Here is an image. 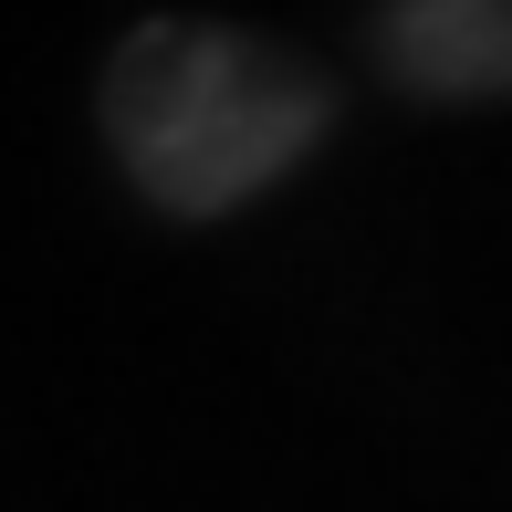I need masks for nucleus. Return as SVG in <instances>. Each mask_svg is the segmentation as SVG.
<instances>
[{
    "instance_id": "nucleus-1",
    "label": "nucleus",
    "mask_w": 512,
    "mask_h": 512,
    "mask_svg": "<svg viewBox=\"0 0 512 512\" xmlns=\"http://www.w3.org/2000/svg\"><path fill=\"white\" fill-rule=\"evenodd\" d=\"M335 126V84L220 21H136L105 63V136L178 220L241 209Z\"/></svg>"
},
{
    "instance_id": "nucleus-2",
    "label": "nucleus",
    "mask_w": 512,
    "mask_h": 512,
    "mask_svg": "<svg viewBox=\"0 0 512 512\" xmlns=\"http://www.w3.org/2000/svg\"><path fill=\"white\" fill-rule=\"evenodd\" d=\"M377 63L398 74V95L492 105L512 95V0H387Z\"/></svg>"
}]
</instances>
